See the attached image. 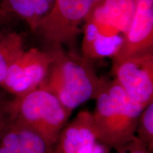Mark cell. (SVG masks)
<instances>
[{
	"label": "cell",
	"instance_id": "7",
	"mask_svg": "<svg viewBox=\"0 0 153 153\" xmlns=\"http://www.w3.org/2000/svg\"><path fill=\"white\" fill-rule=\"evenodd\" d=\"M135 9L121 47L112 61L153 51V0H134Z\"/></svg>",
	"mask_w": 153,
	"mask_h": 153
},
{
	"label": "cell",
	"instance_id": "4",
	"mask_svg": "<svg viewBox=\"0 0 153 153\" xmlns=\"http://www.w3.org/2000/svg\"><path fill=\"white\" fill-rule=\"evenodd\" d=\"M101 0H55L50 14L37 30L52 47L71 44L82 31L81 26Z\"/></svg>",
	"mask_w": 153,
	"mask_h": 153
},
{
	"label": "cell",
	"instance_id": "5",
	"mask_svg": "<svg viewBox=\"0 0 153 153\" xmlns=\"http://www.w3.org/2000/svg\"><path fill=\"white\" fill-rule=\"evenodd\" d=\"M48 51L32 48L24 52L9 68L1 89L14 97H19L43 85L51 65Z\"/></svg>",
	"mask_w": 153,
	"mask_h": 153
},
{
	"label": "cell",
	"instance_id": "17",
	"mask_svg": "<svg viewBox=\"0 0 153 153\" xmlns=\"http://www.w3.org/2000/svg\"><path fill=\"white\" fill-rule=\"evenodd\" d=\"M0 153H14L11 149L1 144L0 143Z\"/></svg>",
	"mask_w": 153,
	"mask_h": 153
},
{
	"label": "cell",
	"instance_id": "11",
	"mask_svg": "<svg viewBox=\"0 0 153 153\" xmlns=\"http://www.w3.org/2000/svg\"><path fill=\"white\" fill-rule=\"evenodd\" d=\"M134 9V0H101L89 15L124 33L131 23Z\"/></svg>",
	"mask_w": 153,
	"mask_h": 153
},
{
	"label": "cell",
	"instance_id": "6",
	"mask_svg": "<svg viewBox=\"0 0 153 153\" xmlns=\"http://www.w3.org/2000/svg\"><path fill=\"white\" fill-rule=\"evenodd\" d=\"M112 73L134 100L145 106L153 101V51L113 61Z\"/></svg>",
	"mask_w": 153,
	"mask_h": 153
},
{
	"label": "cell",
	"instance_id": "3",
	"mask_svg": "<svg viewBox=\"0 0 153 153\" xmlns=\"http://www.w3.org/2000/svg\"><path fill=\"white\" fill-rule=\"evenodd\" d=\"M9 107L11 121L35 131L53 148L72 113L41 87L14 97Z\"/></svg>",
	"mask_w": 153,
	"mask_h": 153
},
{
	"label": "cell",
	"instance_id": "10",
	"mask_svg": "<svg viewBox=\"0 0 153 153\" xmlns=\"http://www.w3.org/2000/svg\"><path fill=\"white\" fill-rule=\"evenodd\" d=\"M0 143L14 153H52L53 150L39 134L11 120L0 134Z\"/></svg>",
	"mask_w": 153,
	"mask_h": 153
},
{
	"label": "cell",
	"instance_id": "2",
	"mask_svg": "<svg viewBox=\"0 0 153 153\" xmlns=\"http://www.w3.org/2000/svg\"><path fill=\"white\" fill-rule=\"evenodd\" d=\"M48 52L51 65L41 87L54 94L72 112L86 101L94 99L101 79L93 63L82 56L66 53L62 46L52 47Z\"/></svg>",
	"mask_w": 153,
	"mask_h": 153
},
{
	"label": "cell",
	"instance_id": "8",
	"mask_svg": "<svg viewBox=\"0 0 153 153\" xmlns=\"http://www.w3.org/2000/svg\"><path fill=\"white\" fill-rule=\"evenodd\" d=\"M105 148L96 138L91 112L84 110L65 126L52 153H106Z\"/></svg>",
	"mask_w": 153,
	"mask_h": 153
},
{
	"label": "cell",
	"instance_id": "1",
	"mask_svg": "<svg viewBox=\"0 0 153 153\" xmlns=\"http://www.w3.org/2000/svg\"><path fill=\"white\" fill-rule=\"evenodd\" d=\"M92 114L97 142L123 152L136 140L137 123L144 105L132 98L114 79H101Z\"/></svg>",
	"mask_w": 153,
	"mask_h": 153
},
{
	"label": "cell",
	"instance_id": "16",
	"mask_svg": "<svg viewBox=\"0 0 153 153\" xmlns=\"http://www.w3.org/2000/svg\"><path fill=\"white\" fill-rule=\"evenodd\" d=\"M10 99H7L1 91H0V134L10 122L9 103Z\"/></svg>",
	"mask_w": 153,
	"mask_h": 153
},
{
	"label": "cell",
	"instance_id": "9",
	"mask_svg": "<svg viewBox=\"0 0 153 153\" xmlns=\"http://www.w3.org/2000/svg\"><path fill=\"white\" fill-rule=\"evenodd\" d=\"M82 56L89 62L114 58L121 47L123 33L89 15L85 22Z\"/></svg>",
	"mask_w": 153,
	"mask_h": 153
},
{
	"label": "cell",
	"instance_id": "15",
	"mask_svg": "<svg viewBox=\"0 0 153 153\" xmlns=\"http://www.w3.org/2000/svg\"><path fill=\"white\" fill-rule=\"evenodd\" d=\"M55 1V0H33L36 14L39 24L52 11Z\"/></svg>",
	"mask_w": 153,
	"mask_h": 153
},
{
	"label": "cell",
	"instance_id": "14",
	"mask_svg": "<svg viewBox=\"0 0 153 153\" xmlns=\"http://www.w3.org/2000/svg\"><path fill=\"white\" fill-rule=\"evenodd\" d=\"M135 137L152 151L153 147V101L147 105L141 112L137 123Z\"/></svg>",
	"mask_w": 153,
	"mask_h": 153
},
{
	"label": "cell",
	"instance_id": "13",
	"mask_svg": "<svg viewBox=\"0 0 153 153\" xmlns=\"http://www.w3.org/2000/svg\"><path fill=\"white\" fill-rule=\"evenodd\" d=\"M7 16H14L24 21L33 31L38 29L39 22L33 0H2L0 3V22Z\"/></svg>",
	"mask_w": 153,
	"mask_h": 153
},
{
	"label": "cell",
	"instance_id": "12",
	"mask_svg": "<svg viewBox=\"0 0 153 153\" xmlns=\"http://www.w3.org/2000/svg\"><path fill=\"white\" fill-rule=\"evenodd\" d=\"M24 38L16 31L0 33V83L9 68L24 52Z\"/></svg>",
	"mask_w": 153,
	"mask_h": 153
}]
</instances>
